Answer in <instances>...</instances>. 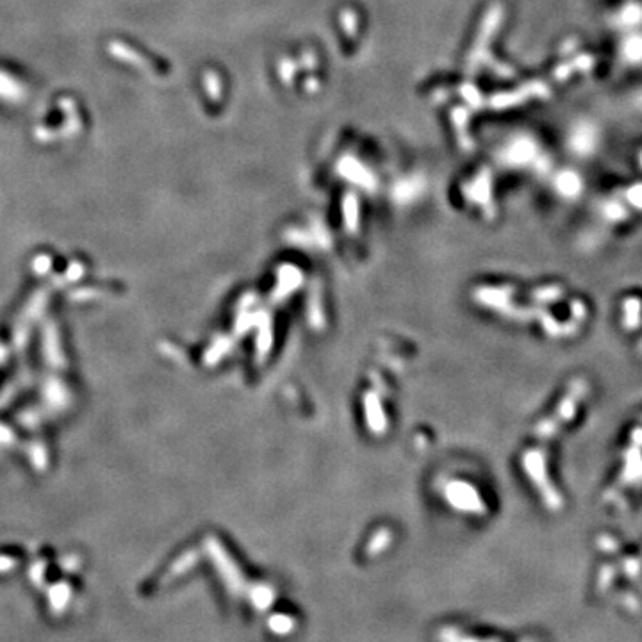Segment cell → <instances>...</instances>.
<instances>
[{
  "instance_id": "6da1fadb",
  "label": "cell",
  "mask_w": 642,
  "mask_h": 642,
  "mask_svg": "<svg viewBox=\"0 0 642 642\" xmlns=\"http://www.w3.org/2000/svg\"><path fill=\"white\" fill-rule=\"evenodd\" d=\"M587 380L582 379V377L574 379L567 386L566 393L562 394L559 405L553 409L552 414L535 426L532 446L523 455L525 473H527L528 480H530L534 489L539 493V496H541L548 509L555 510L562 507V496H560L559 489L553 485L548 473V446L562 432V426L567 425L577 416L578 409H580L582 401L587 398Z\"/></svg>"
}]
</instances>
